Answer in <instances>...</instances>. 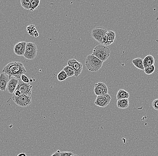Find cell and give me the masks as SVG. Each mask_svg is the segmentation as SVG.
Wrapping results in <instances>:
<instances>
[{
    "label": "cell",
    "mask_w": 158,
    "mask_h": 156,
    "mask_svg": "<svg viewBox=\"0 0 158 156\" xmlns=\"http://www.w3.org/2000/svg\"><path fill=\"white\" fill-rule=\"evenodd\" d=\"M20 79H21V81L23 82V83H25L29 84V79L28 78V76L25 75V74L22 75L21 76V78H20Z\"/></svg>",
    "instance_id": "cell-25"
},
{
    "label": "cell",
    "mask_w": 158,
    "mask_h": 156,
    "mask_svg": "<svg viewBox=\"0 0 158 156\" xmlns=\"http://www.w3.org/2000/svg\"><path fill=\"white\" fill-rule=\"evenodd\" d=\"M32 86L29 84L25 83L22 82L21 80H19L16 90H19L22 93V95H29V96H31L32 93Z\"/></svg>",
    "instance_id": "cell-9"
},
{
    "label": "cell",
    "mask_w": 158,
    "mask_h": 156,
    "mask_svg": "<svg viewBox=\"0 0 158 156\" xmlns=\"http://www.w3.org/2000/svg\"><path fill=\"white\" fill-rule=\"evenodd\" d=\"M143 63L144 69H146L154 65L155 63V59L151 55H148L145 57L144 59H143Z\"/></svg>",
    "instance_id": "cell-15"
},
{
    "label": "cell",
    "mask_w": 158,
    "mask_h": 156,
    "mask_svg": "<svg viewBox=\"0 0 158 156\" xmlns=\"http://www.w3.org/2000/svg\"><path fill=\"white\" fill-rule=\"evenodd\" d=\"M18 155L19 156H27V155L24 153H21V154H19Z\"/></svg>",
    "instance_id": "cell-30"
},
{
    "label": "cell",
    "mask_w": 158,
    "mask_h": 156,
    "mask_svg": "<svg viewBox=\"0 0 158 156\" xmlns=\"http://www.w3.org/2000/svg\"><path fill=\"white\" fill-rule=\"evenodd\" d=\"M37 52V46L35 44L31 42H27L23 57L28 60H33L36 57Z\"/></svg>",
    "instance_id": "cell-4"
},
{
    "label": "cell",
    "mask_w": 158,
    "mask_h": 156,
    "mask_svg": "<svg viewBox=\"0 0 158 156\" xmlns=\"http://www.w3.org/2000/svg\"><path fill=\"white\" fill-rule=\"evenodd\" d=\"M110 49L105 46L98 45L95 46L92 51V55L103 62L108 59L110 56Z\"/></svg>",
    "instance_id": "cell-3"
},
{
    "label": "cell",
    "mask_w": 158,
    "mask_h": 156,
    "mask_svg": "<svg viewBox=\"0 0 158 156\" xmlns=\"http://www.w3.org/2000/svg\"><path fill=\"white\" fill-rule=\"evenodd\" d=\"M27 43L22 41L16 44L14 47V51L15 54L19 56H23L26 49Z\"/></svg>",
    "instance_id": "cell-11"
},
{
    "label": "cell",
    "mask_w": 158,
    "mask_h": 156,
    "mask_svg": "<svg viewBox=\"0 0 158 156\" xmlns=\"http://www.w3.org/2000/svg\"><path fill=\"white\" fill-rule=\"evenodd\" d=\"M107 30L103 27H97L93 28L91 32V36L97 42L100 44L102 39L106 36Z\"/></svg>",
    "instance_id": "cell-6"
},
{
    "label": "cell",
    "mask_w": 158,
    "mask_h": 156,
    "mask_svg": "<svg viewBox=\"0 0 158 156\" xmlns=\"http://www.w3.org/2000/svg\"><path fill=\"white\" fill-rule=\"evenodd\" d=\"M2 72L8 75L10 79L12 77H15L19 79L22 75L26 73L27 70L22 63L15 61L11 62L5 66Z\"/></svg>",
    "instance_id": "cell-1"
},
{
    "label": "cell",
    "mask_w": 158,
    "mask_h": 156,
    "mask_svg": "<svg viewBox=\"0 0 158 156\" xmlns=\"http://www.w3.org/2000/svg\"><path fill=\"white\" fill-rule=\"evenodd\" d=\"M68 65L73 69L75 71L74 76L75 77H78L82 72L83 70L82 63L79 62L75 59H69L68 61Z\"/></svg>",
    "instance_id": "cell-8"
},
{
    "label": "cell",
    "mask_w": 158,
    "mask_h": 156,
    "mask_svg": "<svg viewBox=\"0 0 158 156\" xmlns=\"http://www.w3.org/2000/svg\"><path fill=\"white\" fill-rule=\"evenodd\" d=\"M22 95V93H21V92L19 90H15L14 94H13V96H16V97H19V96H21Z\"/></svg>",
    "instance_id": "cell-28"
},
{
    "label": "cell",
    "mask_w": 158,
    "mask_h": 156,
    "mask_svg": "<svg viewBox=\"0 0 158 156\" xmlns=\"http://www.w3.org/2000/svg\"><path fill=\"white\" fill-rule=\"evenodd\" d=\"M103 61L97 58L92 54L88 56L85 60V64L87 69L91 72L99 71L103 66Z\"/></svg>",
    "instance_id": "cell-2"
},
{
    "label": "cell",
    "mask_w": 158,
    "mask_h": 156,
    "mask_svg": "<svg viewBox=\"0 0 158 156\" xmlns=\"http://www.w3.org/2000/svg\"><path fill=\"white\" fill-rule=\"evenodd\" d=\"M17 156H19V155H18Z\"/></svg>",
    "instance_id": "cell-32"
},
{
    "label": "cell",
    "mask_w": 158,
    "mask_h": 156,
    "mask_svg": "<svg viewBox=\"0 0 158 156\" xmlns=\"http://www.w3.org/2000/svg\"><path fill=\"white\" fill-rule=\"evenodd\" d=\"M94 92L97 96L107 94H108V88L104 83L99 82L95 84Z\"/></svg>",
    "instance_id": "cell-10"
},
{
    "label": "cell",
    "mask_w": 158,
    "mask_h": 156,
    "mask_svg": "<svg viewBox=\"0 0 158 156\" xmlns=\"http://www.w3.org/2000/svg\"><path fill=\"white\" fill-rule=\"evenodd\" d=\"M129 106V99H122L118 100L117 102V106L120 109H126Z\"/></svg>",
    "instance_id": "cell-16"
},
{
    "label": "cell",
    "mask_w": 158,
    "mask_h": 156,
    "mask_svg": "<svg viewBox=\"0 0 158 156\" xmlns=\"http://www.w3.org/2000/svg\"><path fill=\"white\" fill-rule=\"evenodd\" d=\"M68 75H67L66 73L63 70L60 72L57 75V78L58 80L60 82H62V81H65V80L68 78Z\"/></svg>",
    "instance_id": "cell-22"
},
{
    "label": "cell",
    "mask_w": 158,
    "mask_h": 156,
    "mask_svg": "<svg viewBox=\"0 0 158 156\" xmlns=\"http://www.w3.org/2000/svg\"><path fill=\"white\" fill-rule=\"evenodd\" d=\"M19 81V80L15 77H12L10 78L6 88L9 93L10 94H14Z\"/></svg>",
    "instance_id": "cell-12"
},
{
    "label": "cell",
    "mask_w": 158,
    "mask_h": 156,
    "mask_svg": "<svg viewBox=\"0 0 158 156\" xmlns=\"http://www.w3.org/2000/svg\"><path fill=\"white\" fill-rule=\"evenodd\" d=\"M40 0H32L30 4L29 10L33 12L35 10L38 8L40 5Z\"/></svg>",
    "instance_id": "cell-20"
},
{
    "label": "cell",
    "mask_w": 158,
    "mask_h": 156,
    "mask_svg": "<svg viewBox=\"0 0 158 156\" xmlns=\"http://www.w3.org/2000/svg\"><path fill=\"white\" fill-rule=\"evenodd\" d=\"M144 72L147 75H150L153 73L155 71V67L154 65L145 69Z\"/></svg>",
    "instance_id": "cell-24"
},
{
    "label": "cell",
    "mask_w": 158,
    "mask_h": 156,
    "mask_svg": "<svg viewBox=\"0 0 158 156\" xmlns=\"http://www.w3.org/2000/svg\"><path fill=\"white\" fill-rule=\"evenodd\" d=\"M132 63L135 66L136 68L142 70H144L143 59L141 58H136L133 59Z\"/></svg>",
    "instance_id": "cell-17"
},
{
    "label": "cell",
    "mask_w": 158,
    "mask_h": 156,
    "mask_svg": "<svg viewBox=\"0 0 158 156\" xmlns=\"http://www.w3.org/2000/svg\"><path fill=\"white\" fill-rule=\"evenodd\" d=\"M12 99L17 105L21 107H27L29 106L32 101L31 96L26 95H22L19 97L13 96Z\"/></svg>",
    "instance_id": "cell-5"
},
{
    "label": "cell",
    "mask_w": 158,
    "mask_h": 156,
    "mask_svg": "<svg viewBox=\"0 0 158 156\" xmlns=\"http://www.w3.org/2000/svg\"><path fill=\"white\" fill-rule=\"evenodd\" d=\"M112 100V97L109 94H105L97 96L95 100V105L101 108H105L110 103Z\"/></svg>",
    "instance_id": "cell-7"
},
{
    "label": "cell",
    "mask_w": 158,
    "mask_h": 156,
    "mask_svg": "<svg viewBox=\"0 0 158 156\" xmlns=\"http://www.w3.org/2000/svg\"><path fill=\"white\" fill-rule=\"evenodd\" d=\"M27 30L28 33L31 36L37 37L39 36V34L37 32V30L34 25H31L27 28Z\"/></svg>",
    "instance_id": "cell-19"
},
{
    "label": "cell",
    "mask_w": 158,
    "mask_h": 156,
    "mask_svg": "<svg viewBox=\"0 0 158 156\" xmlns=\"http://www.w3.org/2000/svg\"><path fill=\"white\" fill-rule=\"evenodd\" d=\"M10 80V77L5 73L0 74V90L5 91L7 88V84Z\"/></svg>",
    "instance_id": "cell-13"
},
{
    "label": "cell",
    "mask_w": 158,
    "mask_h": 156,
    "mask_svg": "<svg viewBox=\"0 0 158 156\" xmlns=\"http://www.w3.org/2000/svg\"><path fill=\"white\" fill-rule=\"evenodd\" d=\"M61 152L59 150H57L56 152H55L54 154H52L51 156H60Z\"/></svg>",
    "instance_id": "cell-29"
},
{
    "label": "cell",
    "mask_w": 158,
    "mask_h": 156,
    "mask_svg": "<svg viewBox=\"0 0 158 156\" xmlns=\"http://www.w3.org/2000/svg\"><path fill=\"white\" fill-rule=\"evenodd\" d=\"M71 156H79L77 155L74 154H73L72 155H71Z\"/></svg>",
    "instance_id": "cell-31"
},
{
    "label": "cell",
    "mask_w": 158,
    "mask_h": 156,
    "mask_svg": "<svg viewBox=\"0 0 158 156\" xmlns=\"http://www.w3.org/2000/svg\"><path fill=\"white\" fill-rule=\"evenodd\" d=\"M31 0H21V4L22 7L26 10H29L30 4Z\"/></svg>",
    "instance_id": "cell-23"
},
{
    "label": "cell",
    "mask_w": 158,
    "mask_h": 156,
    "mask_svg": "<svg viewBox=\"0 0 158 156\" xmlns=\"http://www.w3.org/2000/svg\"><path fill=\"white\" fill-rule=\"evenodd\" d=\"M106 36L107 37V42L105 46H107L111 45L115 42L116 40V33L113 31L109 30L107 31Z\"/></svg>",
    "instance_id": "cell-14"
},
{
    "label": "cell",
    "mask_w": 158,
    "mask_h": 156,
    "mask_svg": "<svg viewBox=\"0 0 158 156\" xmlns=\"http://www.w3.org/2000/svg\"><path fill=\"white\" fill-rule=\"evenodd\" d=\"M129 92L124 90H119L117 93L116 99L117 100H122V99H129Z\"/></svg>",
    "instance_id": "cell-18"
},
{
    "label": "cell",
    "mask_w": 158,
    "mask_h": 156,
    "mask_svg": "<svg viewBox=\"0 0 158 156\" xmlns=\"http://www.w3.org/2000/svg\"><path fill=\"white\" fill-rule=\"evenodd\" d=\"M152 106L154 109L158 110V99H156L153 101L152 103Z\"/></svg>",
    "instance_id": "cell-26"
},
{
    "label": "cell",
    "mask_w": 158,
    "mask_h": 156,
    "mask_svg": "<svg viewBox=\"0 0 158 156\" xmlns=\"http://www.w3.org/2000/svg\"><path fill=\"white\" fill-rule=\"evenodd\" d=\"M72 154H73L71 152H63L61 153L60 156H71Z\"/></svg>",
    "instance_id": "cell-27"
},
{
    "label": "cell",
    "mask_w": 158,
    "mask_h": 156,
    "mask_svg": "<svg viewBox=\"0 0 158 156\" xmlns=\"http://www.w3.org/2000/svg\"><path fill=\"white\" fill-rule=\"evenodd\" d=\"M63 70L66 73L68 77H72V76H74L75 71L73 69L67 65V66H65L63 69Z\"/></svg>",
    "instance_id": "cell-21"
}]
</instances>
